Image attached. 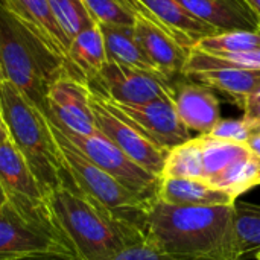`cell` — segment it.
<instances>
[{
  "label": "cell",
  "mask_w": 260,
  "mask_h": 260,
  "mask_svg": "<svg viewBox=\"0 0 260 260\" xmlns=\"http://www.w3.org/2000/svg\"><path fill=\"white\" fill-rule=\"evenodd\" d=\"M233 206H171L154 200L145 242L186 260H241Z\"/></svg>",
  "instance_id": "6da1fadb"
},
{
  "label": "cell",
  "mask_w": 260,
  "mask_h": 260,
  "mask_svg": "<svg viewBox=\"0 0 260 260\" xmlns=\"http://www.w3.org/2000/svg\"><path fill=\"white\" fill-rule=\"evenodd\" d=\"M78 260H108L122 250L145 242L69 178L46 197Z\"/></svg>",
  "instance_id": "7a4b0ae2"
},
{
  "label": "cell",
  "mask_w": 260,
  "mask_h": 260,
  "mask_svg": "<svg viewBox=\"0 0 260 260\" xmlns=\"http://www.w3.org/2000/svg\"><path fill=\"white\" fill-rule=\"evenodd\" d=\"M0 111L12 143L47 197L70 178L62 165L50 120L9 81H0Z\"/></svg>",
  "instance_id": "3957f363"
},
{
  "label": "cell",
  "mask_w": 260,
  "mask_h": 260,
  "mask_svg": "<svg viewBox=\"0 0 260 260\" xmlns=\"http://www.w3.org/2000/svg\"><path fill=\"white\" fill-rule=\"evenodd\" d=\"M64 72V59L50 52L0 3V81L14 84L47 116L49 88Z\"/></svg>",
  "instance_id": "277c9868"
},
{
  "label": "cell",
  "mask_w": 260,
  "mask_h": 260,
  "mask_svg": "<svg viewBox=\"0 0 260 260\" xmlns=\"http://www.w3.org/2000/svg\"><path fill=\"white\" fill-rule=\"evenodd\" d=\"M0 254L78 260L46 198L8 197L0 207Z\"/></svg>",
  "instance_id": "5b68a950"
},
{
  "label": "cell",
  "mask_w": 260,
  "mask_h": 260,
  "mask_svg": "<svg viewBox=\"0 0 260 260\" xmlns=\"http://www.w3.org/2000/svg\"><path fill=\"white\" fill-rule=\"evenodd\" d=\"M50 126L61 152L62 165L72 183L108 210L116 219L146 239L148 216L154 201L148 203L129 192L117 180L90 161L56 125L50 122Z\"/></svg>",
  "instance_id": "8992f818"
},
{
  "label": "cell",
  "mask_w": 260,
  "mask_h": 260,
  "mask_svg": "<svg viewBox=\"0 0 260 260\" xmlns=\"http://www.w3.org/2000/svg\"><path fill=\"white\" fill-rule=\"evenodd\" d=\"M61 131L90 161L117 180L129 192L148 203L157 200L160 178L140 168L99 129L91 136H79L64 129Z\"/></svg>",
  "instance_id": "52a82bcc"
},
{
  "label": "cell",
  "mask_w": 260,
  "mask_h": 260,
  "mask_svg": "<svg viewBox=\"0 0 260 260\" xmlns=\"http://www.w3.org/2000/svg\"><path fill=\"white\" fill-rule=\"evenodd\" d=\"M85 84L91 94L126 105H142L161 98H172L174 94L172 82L157 75L110 61L96 75L88 78Z\"/></svg>",
  "instance_id": "ba28073f"
},
{
  "label": "cell",
  "mask_w": 260,
  "mask_h": 260,
  "mask_svg": "<svg viewBox=\"0 0 260 260\" xmlns=\"http://www.w3.org/2000/svg\"><path fill=\"white\" fill-rule=\"evenodd\" d=\"M101 101L166 152L192 139L190 131L184 126L175 110L172 98H161L142 105Z\"/></svg>",
  "instance_id": "9c48e42d"
},
{
  "label": "cell",
  "mask_w": 260,
  "mask_h": 260,
  "mask_svg": "<svg viewBox=\"0 0 260 260\" xmlns=\"http://www.w3.org/2000/svg\"><path fill=\"white\" fill-rule=\"evenodd\" d=\"M90 104L96 128L140 168L160 178L168 152L152 143L131 123L113 113L98 96L91 93Z\"/></svg>",
  "instance_id": "30bf717a"
},
{
  "label": "cell",
  "mask_w": 260,
  "mask_h": 260,
  "mask_svg": "<svg viewBox=\"0 0 260 260\" xmlns=\"http://www.w3.org/2000/svg\"><path fill=\"white\" fill-rule=\"evenodd\" d=\"M47 110V119L67 133L91 136L98 131L88 87L66 72L49 88Z\"/></svg>",
  "instance_id": "8fae6325"
},
{
  "label": "cell",
  "mask_w": 260,
  "mask_h": 260,
  "mask_svg": "<svg viewBox=\"0 0 260 260\" xmlns=\"http://www.w3.org/2000/svg\"><path fill=\"white\" fill-rule=\"evenodd\" d=\"M134 14V34L136 38L152 61L158 73L169 82L177 75H181L189 50L180 46L175 38L166 32L157 21H154L136 0H122Z\"/></svg>",
  "instance_id": "7c38bea8"
},
{
  "label": "cell",
  "mask_w": 260,
  "mask_h": 260,
  "mask_svg": "<svg viewBox=\"0 0 260 260\" xmlns=\"http://www.w3.org/2000/svg\"><path fill=\"white\" fill-rule=\"evenodd\" d=\"M175 110L189 131L207 136L221 120V104L212 88L195 81H172Z\"/></svg>",
  "instance_id": "4fadbf2b"
},
{
  "label": "cell",
  "mask_w": 260,
  "mask_h": 260,
  "mask_svg": "<svg viewBox=\"0 0 260 260\" xmlns=\"http://www.w3.org/2000/svg\"><path fill=\"white\" fill-rule=\"evenodd\" d=\"M0 3L50 52L66 59L70 40L56 23L49 0H0Z\"/></svg>",
  "instance_id": "5bb4252c"
},
{
  "label": "cell",
  "mask_w": 260,
  "mask_h": 260,
  "mask_svg": "<svg viewBox=\"0 0 260 260\" xmlns=\"http://www.w3.org/2000/svg\"><path fill=\"white\" fill-rule=\"evenodd\" d=\"M137 5L175 41L184 49L190 50L201 38L215 35L221 30L198 20L187 12L177 0H136Z\"/></svg>",
  "instance_id": "9a60e30c"
},
{
  "label": "cell",
  "mask_w": 260,
  "mask_h": 260,
  "mask_svg": "<svg viewBox=\"0 0 260 260\" xmlns=\"http://www.w3.org/2000/svg\"><path fill=\"white\" fill-rule=\"evenodd\" d=\"M187 12L218 30H259V18L245 0H177Z\"/></svg>",
  "instance_id": "2e32d148"
},
{
  "label": "cell",
  "mask_w": 260,
  "mask_h": 260,
  "mask_svg": "<svg viewBox=\"0 0 260 260\" xmlns=\"http://www.w3.org/2000/svg\"><path fill=\"white\" fill-rule=\"evenodd\" d=\"M157 200L171 206H233L235 198L206 180L160 178Z\"/></svg>",
  "instance_id": "e0dca14e"
},
{
  "label": "cell",
  "mask_w": 260,
  "mask_h": 260,
  "mask_svg": "<svg viewBox=\"0 0 260 260\" xmlns=\"http://www.w3.org/2000/svg\"><path fill=\"white\" fill-rule=\"evenodd\" d=\"M105 62L107 53L104 37L99 24L94 23L70 41L64 59V70L72 78L85 84L87 79L96 75Z\"/></svg>",
  "instance_id": "ac0fdd59"
},
{
  "label": "cell",
  "mask_w": 260,
  "mask_h": 260,
  "mask_svg": "<svg viewBox=\"0 0 260 260\" xmlns=\"http://www.w3.org/2000/svg\"><path fill=\"white\" fill-rule=\"evenodd\" d=\"M99 27L105 43L107 61L116 62L119 66L143 70L163 78L155 69V66L152 64V61L146 56V53L140 47L133 26L99 24Z\"/></svg>",
  "instance_id": "d6986e66"
},
{
  "label": "cell",
  "mask_w": 260,
  "mask_h": 260,
  "mask_svg": "<svg viewBox=\"0 0 260 260\" xmlns=\"http://www.w3.org/2000/svg\"><path fill=\"white\" fill-rule=\"evenodd\" d=\"M0 184L6 197H23L29 200L46 198L24 157L12 140L0 143Z\"/></svg>",
  "instance_id": "ffe728a7"
},
{
  "label": "cell",
  "mask_w": 260,
  "mask_h": 260,
  "mask_svg": "<svg viewBox=\"0 0 260 260\" xmlns=\"http://www.w3.org/2000/svg\"><path fill=\"white\" fill-rule=\"evenodd\" d=\"M187 78H192L195 82L203 84L209 88H215L229 94L241 108L260 87V70L251 69H210L193 73Z\"/></svg>",
  "instance_id": "44dd1931"
},
{
  "label": "cell",
  "mask_w": 260,
  "mask_h": 260,
  "mask_svg": "<svg viewBox=\"0 0 260 260\" xmlns=\"http://www.w3.org/2000/svg\"><path fill=\"white\" fill-rule=\"evenodd\" d=\"M222 67L260 70V49L248 50V52H213V53L203 52L198 49H190L181 75L190 76L203 70L222 69Z\"/></svg>",
  "instance_id": "7402d4cb"
},
{
  "label": "cell",
  "mask_w": 260,
  "mask_h": 260,
  "mask_svg": "<svg viewBox=\"0 0 260 260\" xmlns=\"http://www.w3.org/2000/svg\"><path fill=\"white\" fill-rule=\"evenodd\" d=\"M210 184L227 192L235 200H239L245 192L260 186V160L250 152L225 168Z\"/></svg>",
  "instance_id": "603a6c76"
},
{
  "label": "cell",
  "mask_w": 260,
  "mask_h": 260,
  "mask_svg": "<svg viewBox=\"0 0 260 260\" xmlns=\"http://www.w3.org/2000/svg\"><path fill=\"white\" fill-rule=\"evenodd\" d=\"M165 177L204 180L203 151L200 137H192L190 140L168 151L160 178Z\"/></svg>",
  "instance_id": "cb8c5ba5"
},
{
  "label": "cell",
  "mask_w": 260,
  "mask_h": 260,
  "mask_svg": "<svg viewBox=\"0 0 260 260\" xmlns=\"http://www.w3.org/2000/svg\"><path fill=\"white\" fill-rule=\"evenodd\" d=\"M203 151V168L204 180L210 183L225 168L235 163L238 158L250 154V148L244 143L227 142L210 136H198Z\"/></svg>",
  "instance_id": "d4e9b609"
},
{
  "label": "cell",
  "mask_w": 260,
  "mask_h": 260,
  "mask_svg": "<svg viewBox=\"0 0 260 260\" xmlns=\"http://www.w3.org/2000/svg\"><path fill=\"white\" fill-rule=\"evenodd\" d=\"M235 229L242 257L260 251V204L236 200Z\"/></svg>",
  "instance_id": "484cf974"
},
{
  "label": "cell",
  "mask_w": 260,
  "mask_h": 260,
  "mask_svg": "<svg viewBox=\"0 0 260 260\" xmlns=\"http://www.w3.org/2000/svg\"><path fill=\"white\" fill-rule=\"evenodd\" d=\"M192 49L203 52H248L260 49V30H221L201 38Z\"/></svg>",
  "instance_id": "4316f807"
},
{
  "label": "cell",
  "mask_w": 260,
  "mask_h": 260,
  "mask_svg": "<svg viewBox=\"0 0 260 260\" xmlns=\"http://www.w3.org/2000/svg\"><path fill=\"white\" fill-rule=\"evenodd\" d=\"M49 3L56 23L70 41L96 23L82 0H49Z\"/></svg>",
  "instance_id": "83f0119b"
},
{
  "label": "cell",
  "mask_w": 260,
  "mask_h": 260,
  "mask_svg": "<svg viewBox=\"0 0 260 260\" xmlns=\"http://www.w3.org/2000/svg\"><path fill=\"white\" fill-rule=\"evenodd\" d=\"M93 20L99 24L134 26V14L122 0H82Z\"/></svg>",
  "instance_id": "f1b7e54d"
},
{
  "label": "cell",
  "mask_w": 260,
  "mask_h": 260,
  "mask_svg": "<svg viewBox=\"0 0 260 260\" xmlns=\"http://www.w3.org/2000/svg\"><path fill=\"white\" fill-rule=\"evenodd\" d=\"M260 125H256L245 117L241 119H221L216 126L210 131V137L227 140V142H235V143H244L250 140L253 133L259 128Z\"/></svg>",
  "instance_id": "f546056e"
},
{
  "label": "cell",
  "mask_w": 260,
  "mask_h": 260,
  "mask_svg": "<svg viewBox=\"0 0 260 260\" xmlns=\"http://www.w3.org/2000/svg\"><path fill=\"white\" fill-rule=\"evenodd\" d=\"M108 260H186L157 250L148 242H140L131 245Z\"/></svg>",
  "instance_id": "4dcf8cb0"
},
{
  "label": "cell",
  "mask_w": 260,
  "mask_h": 260,
  "mask_svg": "<svg viewBox=\"0 0 260 260\" xmlns=\"http://www.w3.org/2000/svg\"><path fill=\"white\" fill-rule=\"evenodd\" d=\"M244 116L247 120L256 123V125H260V99H248L244 107Z\"/></svg>",
  "instance_id": "1f68e13d"
},
{
  "label": "cell",
  "mask_w": 260,
  "mask_h": 260,
  "mask_svg": "<svg viewBox=\"0 0 260 260\" xmlns=\"http://www.w3.org/2000/svg\"><path fill=\"white\" fill-rule=\"evenodd\" d=\"M247 146L250 148V151L260 160V126L253 133V136L247 142Z\"/></svg>",
  "instance_id": "d6a6232c"
},
{
  "label": "cell",
  "mask_w": 260,
  "mask_h": 260,
  "mask_svg": "<svg viewBox=\"0 0 260 260\" xmlns=\"http://www.w3.org/2000/svg\"><path fill=\"white\" fill-rule=\"evenodd\" d=\"M11 140V136H9V131H8V126H6V122L3 119V114L0 111V143L3 142H8Z\"/></svg>",
  "instance_id": "836d02e7"
},
{
  "label": "cell",
  "mask_w": 260,
  "mask_h": 260,
  "mask_svg": "<svg viewBox=\"0 0 260 260\" xmlns=\"http://www.w3.org/2000/svg\"><path fill=\"white\" fill-rule=\"evenodd\" d=\"M248 3V6L253 9V12L256 14V17L259 18V24H260V0H245ZM260 30V26H259Z\"/></svg>",
  "instance_id": "e575fe53"
},
{
  "label": "cell",
  "mask_w": 260,
  "mask_h": 260,
  "mask_svg": "<svg viewBox=\"0 0 260 260\" xmlns=\"http://www.w3.org/2000/svg\"><path fill=\"white\" fill-rule=\"evenodd\" d=\"M6 200H8V197H6V192H5V189L2 187V184H0V207L6 203Z\"/></svg>",
  "instance_id": "d590c367"
},
{
  "label": "cell",
  "mask_w": 260,
  "mask_h": 260,
  "mask_svg": "<svg viewBox=\"0 0 260 260\" xmlns=\"http://www.w3.org/2000/svg\"><path fill=\"white\" fill-rule=\"evenodd\" d=\"M250 99H260V87L256 90V93H254Z\"/></svg>",
  "instance_id": "8d00e7d4"
},
{
  "label": "cell",
  "mask_w": 260,
  "mask_h": 260,
  "mask_svg": "<svg viewBox=\"0 0 260 260\" xmlns=\"http://www.w3.org/2000/svg\"><path fill=\"white\" fill-rule=\"evenodd\" d=\"M256 259L260 260V251H259V253H257V254H256Z\"/></svg>",
  "instance_id": "74e56055"
}]
</instances>
